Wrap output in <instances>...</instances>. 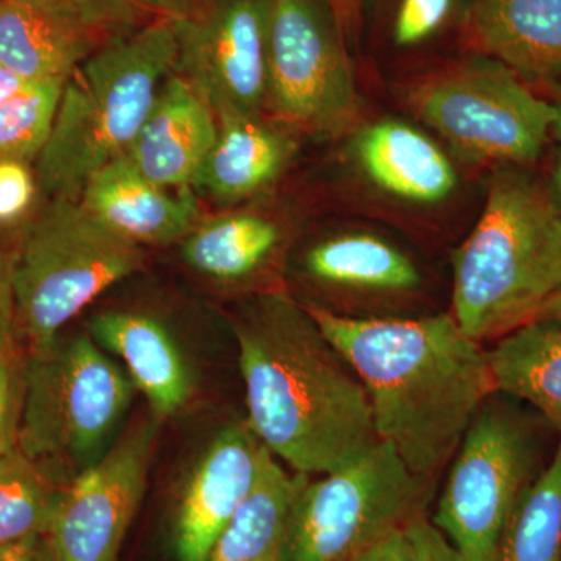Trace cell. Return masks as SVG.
<instances>
[{"mask_svg":"<svg viewBox=\"0 0 561 561\" xmlns=\"http://www.w3.org/2000/svg\"><path fill=\"white\" fill-rule=\"evenodd\" d=\"M94 341L116 354L136 389L158 416H173L192 397L190 365L160 321L136 312L108 311L91 320Z\"/></svg>","mask_w":561,"mask_h":561,"instance_id":"21","label":"cell"},{"mask_svg":"<svg viewBox=\"0 0 561 561\" xmlns=\"http://www.w3.org/2000/svg\"><path fill=\"white\" fill-rule=\"evenodd\" d=\"M66 80H31L0 106V164L38 160L57 117Z\"/></svg>","mask_w":561,"mask_h":561,"instance_id":"28","label":"cell"},{"mask_svg":"<svg viewBox=\"0 0 561 561\" xmlns=\"http://www.w3.org/2000/svg\"><path fill=\"white\" fill-rule=\"evenodd\" d=\"M431 479L379 440L337 470L305 479L287 524L283 561H353L426 511Z\"/></svg>","mask_w":561,"mask_h":561,"instance_id":"8","label":"cell"},{"mask_svg":"<svg viewBox=\"0 0 561 561\" xmlns=\"http://www.w3.org/2000/svg\"><path fill=\"white\" fill-rule=\"evenodd\" d=\"M0 561H60L49 535L0 549Z\"/></svg>","mask_w":561,"mask_h":561,"instance_id":"34","label":"cell"},{"mask_svg":"<svg viewBox=\"0 0 561 561\" xmlns=\"http://www.w3.org/2000/svg\"><path fill=\"white\" fill-rule=\"evenodd\" d=\"M401 102L454 160L534 168L551 136L552 110L519 73L482 51L401 88Z\"/></svg>","mask_w":561,"mask_h":561,"instance_id":"6","label":"cell"},{"mask_svg":"<svg viewBox=\"0 0 561 561\" xmlns=\"http://www.w3.org/2000/svg\"><path fill=\"white\" fill-rule=\"evenodd\" d=\"M493 397L476 413L454 454L431 518L461 561H496L513 508L541 471L530 424Z\"/></svg>","mask_w":561,"mask_h":561,"instance_id":"10","label":"cell"},{"mask_svg":"<svg viewBox=\"0 0 561 561\" xmlns=\"http://www.w3.org/2000/svg\"><path fill=\"white\" fill-rule=\"evenodd\" d=\"M80 202L110 230L139 247L183 241L198 224L192 187L169 190L153 183L127 154L92 175Z\"/></svg>","mask_w":561,"mask_h":561,"instance_id":"18","label":"cell"},{"mask_svg":"<svg viewBox=\"0 0 561 561\" xmlns=\"http://www.w3.org/2000/svg\"><path fill=\"white\" fill-rule=\"evenodd\" d=\"M306 474L290 476L265 448L260 476L206 561H283L291 505Z\"/></svg>","mask_w":561,"mask_h":561,"instance_id":"24","label":"cell"},{"mask_svg":"<svg viewBox=\"0 0 561 561\" xmlns=\"http://www.w3.org/2000/svg\"><path fill=\"white\" fill-rule=\"evenodd\" d=\"M290 236V221L276 210H238L197 225L183 239L181 254L190 267L210 279L251 286L275 271Z\"/></svg>","mask_w":561,"mask_h":561,"instance_id":"20","label":"cell"},{"mask_svg":"<svg viewBox=\"0 0 561 561\" xmlns=\"http://www.w3.org/2000/svg\"><path fill=\"white\" fill-rule=\"evenodd\" d=\"M354 191L383 208L424 213L448 205L460 187L453 154L416 122L362 119L339 154Z\"/></svg>","mask_w":561,"mask_h":561,"instance_id":"13","label":"cell"},{"mask_svg":"<svg viewBox=\"0 0 561 561\" xmlns=\"http://www.w3.org/2000/svg\"><path fill=\"white\" fill-rule=\"evenodd\" d=\"M25 364L21 335L13 311L0 317V454L18 449L22 402H24Z\"/></svg>","mask_w":561,"mask_h":561,"instance_id":"29","label":"cell"},{"mask_svg":"<svg viewBox=\"0 0 561 561\" xmlns=\"http://www.w3.org/2000/svg\"><path fill=\"white\" fill-rule=\"evenodd\" d=\"M35 194V183L27 168L21 164H0V221H9L21 216L31 205Z\"/></svg>","mask_w":561,"mask_h":561,"instance_id":"32","label":"cell"},{"mask_svg":"<svg viewBox=\"0 0 561 561\" xmlns=\"http://www.w3.org/2000/svg\"><path fill=\"white\" fill-rule=\"evenodd\" d=\"M249 426L275 459L327 474L379 442L367 390L289 291H257L232 320Z\"/></svg>","mask_w":561,"mask_h":561,"instance_id":"1","label":"cell"},{"mask_svg":"<svg viewBox=\"0 0 561 561\" xmlns=\"http://www.w3.org/2000/svg\"><path fill=\"white\" fill-rule=\"evenodd\" d=\"M478 51L511 66L527 83L561 70V0H472Z\"/></svg>","mask_w":561,"mask_h":561,"instance_id":"22","label":"cell"},{"mask_svg":"<svg viewBox=\"0 0 561 561\" xmlns=\"http://www.w3.org/2000/svg\"><path fill=\"white\" fill-rule=\"evenodd\" d=\"M346 33L330 0H268L265 114L297 136L342 140L362 119Z\"/></svg>","mask_w":561,"mask_h":561,"instance_id":"9","label":"cell"},{"mask_svg":"<svg viewBox=\"0 0 561 561\" xmlns=\"http://www.w3.org/2000/svg\"><path fill=\"white\" fill-rule=\"evenodd\" d=\"M300 267L321 297L308 302L353 319L401 317L424 290L411 254L371 228L342 227L320 236L302 251Z\"/></svg>","mask_w":561,"mask_h":561,"instance_id":"14","label":"cell"},{"mask_svg":"<svg viewBox=\"0 0 561 561\" xmlns=\"http://www.w3.org/2000/svg\"><path fill=\"white\" fill-rule=\"evenodd\" d=\"M72 2L106 39L127 35L157 18L140 0H72Z\"/></svg>","mask_w":561,"mask_h":561,"instance_id":"30","label":"cell"},{"mask_svg":"<svg viewBox=\"0 0 561 561\" xmlns=\"http://www.w3.org/2000/svg\"><path fill=\"white\" fill-rule=\"evenodd\" d=\"M157 424H135L65 485L49 530L58 560L117 561L146 493Z\"/></svg>","mask_w":561,"mask_h":561,"instance_id":"12","label":"cell"},{"mask_svg":"<svg viewBox=\"0 0 561 561\" xmlns=\"http://www.w3.org/2000/svg\"><path fill=\"white\" fill-rule=\"evenodd\" d=\"M472 0H362L373 38L397 57L435 49L468 33Z\"/></svg>","mask_w":561,"mask_h":561,"instance_id":"25","label":"cell"},{"mask_svg":"<svg viewBox=\"0 0 561 561\" xmlns=\"http://www.w3.org/2000/svg\"><path fill=\"white\" fill-rule=\"evenodd\" d=\"M62 489L21 449L0 454V549L49 535Z\"/></svg>","mask_w":561,"mask_h":561,"instance_id":"27","label":"cell"},{"mask_svg":"<svg viewBox=\"0 0 561 561\" xmlns=\"http://www.w3.org/2000/svg\"><path fill=\"white\" fill-rule=\"evenodd\" d=\"M106 38L72 0H0V65L27 80H68Z\"/></svg>","mask_w":561,"mask_h":561,"instance_id":"16","label":"cell"},{"mask_svg":"<svg viewBox=\"0 0 561 561\" xmlns=\"http://www.w3.org/2000/svg\"><path fill=\"white\" fill-rule=\"evenodd\" d=\"M405 561H461L459 552L426 515L404 529Z\"/></svg>","mask_w":561,"mask_h":561,"instance_id":"31","label":"cell"},{"mask_svg":"<svg viewBox=\"0 0 561 561\" xmlns=\"http://www.w3.org/2000/svg\"><path fill=\"white\" fill-rule=\"evenodd\" d=\"M219 121L180 73H169L130 149L144 176L169 190L192 187L216 144Z\"/></svg>","mask_w":561,"mask_h":561,"instance_id":"17","label":"cell"},{"mask_svg":"<svg viewBox=\"0 0 561 561\" xmlns=\"http://www.w3.org/2000/svg\"><path fill=\"white\" fill-rule=\"evenodd\" d=\"M330 2L337 11L346 33L353 31L357 18L360 16L362 0H330Z\"/></svg>","mask_w":561,"mask_h":561,"instance_id":"40","label":"cell"},{"mask_svg":"<svg viewBox=\"0 0 561 561\" xmlns=\"http://www.w3.org/2000/svg\"><path fill=\"white\" fill-rule=\"evenodd\" d=\"M301 302L364 383L379 440L432 479L494 394L481 343L451 312L353 319Z\"/></svg>","mask_w":561,"mask_h":561,"instance_id":"2","label":"cell"},{"mask_svg":"<svg viewBox=\"0 0 561 561\" xmlns=\"http://www.w3.org/2000/svg\"><path fill=\"white\" fill-rule=\"evenodd\" d=\"M175 21L154 18L102 44L62 88L57 117L36 160V186L49 201H80L92 175L124 157L175 69Z\"/></svg>","mask_w":561,"mask_h":561,"instance_id":"4","label":"cell"},{"mask_svg":"<svg viewBox=\"0 0 561 561\" xmlns=\"http://www.w3.org/2000/svg\"><path fill=\"white\" fill-rule=\"evenodd\" d=\"M537 317H561V290L559 294L553 295L551 300H548L542 305ZM537 317H535V319H537Z\"/></svg>","mask_w":561,"mask_h":561,"instance_id":"41","label":"cell"},{"mask_svg":"<svg viewBox=\"0 0 561 561\" xmlns=\"http://www.w3.org/2000/svg\"><path fill=\"white\" fill-rule=\"evenodd\" d=\"M28 83L31 80L24 79L20 73L0 65V106L13 99L14 95L20 94Z\"/></svg>","mask_w":561,"mask_h":561,"instance_id":"39","label":"cell"},{"mask_svg":"<svg viewBox=\"0 0 561 561\" xmlns=\"http://www.w3.org/2000/svg\"><path fill=\"white\" fill-rule=\"evenodd\" d=\"M216 144L192 183L225 203L264 194L289 169L300 149L297 135L265 116L221 117Z\"/></svg>","mask_w":561,"mask_h":561,"instance_id":"19","label":"cell"},{"mask_svg":"<svg viewBox=\"0 0 561 561\" xmlns=\"http://www.w3.org/2000/svg\"><path fill=\"white\" fill-rule=\"evenodd\" d=\"M133 387L91 334L28 351L18 449L68 485L113 445Z\"/></svg>","mask_w":561,"mask_h":561,"instance_id":"5","label":"cell"},{"mask_svg":"<svg viewBox=\"0 0 561 561\" xmlns=\"http://www.w3.org/2000/svg\"><path fill=\"white\" fill-rule=\"evenodd\" d=\"M561 290V214L534 168L490 169L485 203L453 254V317L481 343L535 319Z\"/></svg>","mask_w":561,"mask_h":561,"instance_id":"3","label":"cell"},{"mask_svg":"<svg viewBox=\"0 0 561 561\" xmlns=\"http://www.w3.org/2000/svg\"><path fill=\"white\" fill-rule=\"evenodd\" d=\"M175 25L173 72L190 81L217 119L265 114L268 0H216L203 16Z\"/></svg>","mask_w":561,"mask_h":561,"instance_id":"11","label":"cell"},{"mask_svg":"<svg viewBox=\"0 0 561 561\" xmlns=\"http://www.w3.org/2000/svg\"><path fill=\"white\" fill-rule=\"evenodd\" d=\"M496 561H561V442L516 502Z\"/></svg>","mask_w":561,"mask_h":561,"instance_id":"26","label":"cell"},{"mask_svg":"<svg viewBox=\"0 0 561 561\" xmlns=\"http://www.w3.org/2000/svg\"><path fill=\"white\" fill-rule=\"evenodd\" d=\"M546 190L551 195L552 202L556 203L557 209L561 214V147L553 151L551 160H549L548 171L542 175Z\"/></svg>","mask_w":561,"mask_h":561,"instance_id":"38","label":"cell"},{"mask_svg":"<svg viewBox=\"0 0 561 561\" xmlns=\"http://www.w3.org/2000/svg\"><path fill=\"white\" fill-rule=\"evenodd\" d=\"M494 393L529 402L561 435V317H537L486 351Z\"/></svg>","mask_w":561,"mask_h":561,"instance_id":"23","label":"cell"},{"mask_svg":"<svg viewBox=\"0 0 561 561\" xmlns=\"http://www.w3.org/2000/svg\"><path fill=\"white\" fill-rule=\"evenodd\" d=\"M157 18L171 21H186L201 18L216 0H140Z\"/></svg>","mask_w":561,"mask_h":561,"instance_id":"33","label":"cell"},{"mask_svg":"<svg viewBox=\"0 0 561 561\" xmlns=\"http://www.w3.org/2000/svg\"><path fill=\"white\" fill-rule=\"evenodd\" d=\"M265 448L247 421L216 435L192 468L173 516L176 561H206L260 476Z\"/></svg>","mask_w":561,"mask_h":561,"instance_id":"15","label":"cell"},{"mask_svg":"<svg viewBox=\"0 0 561 561\" xmlns=\"http://www.w3.org/2000/svg\"><path fill=\"white\" fill-rule=\"evenodd\" d=\"M353 561H405L404 529L383 538Z\"/></svg>","mask_w":561,"mask_h":561,"instance_id":"35","label":"cell"},{"mask_svg":"<svg viewBox=\"0 0 561 561\" xmlns=\"http://www.w3.org/2000/svg\"><path fill=\"white\" fill-rule=\"evenodd\" d=\"M14 257L0 250V317L13 311Z\"/></svg>","mask_w":561,"mask_h":561,"instance_id":"36","label":"cell"},{"mask_svg":"<svg viewBox=\"0 0 561 561\" xmlns=\"http://www.w3.org/2000/svg\"><path fill=\"white\" fill-rule=\"evenodd\" d=\"M144 251L80 201H50L14 257L13 316L28 351L46 348L99 295L142 268Z\"/></svg>","mask_w":561,"mask_h":561,"instance_id":"7","label":"cell"},{"mask_svg":"<svg viewBox=\"0 0 561 561\" xmlns=\"http://www.w3.org/2000/svg\"><path fill=\"white\" fill-rule=\"evenodd\" d=\"M542 84L548 90L546 101L549 102L552 110L551 136L559 140L561 146V70Z\"/></svg>","mask_w":561,"mask_h":561,"instance_id":"37","label":"cell"}]
</instances>
